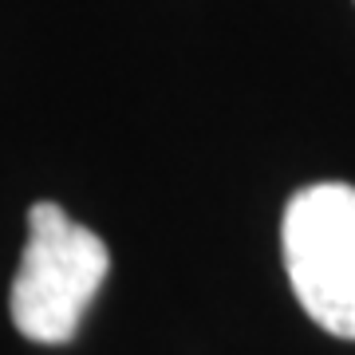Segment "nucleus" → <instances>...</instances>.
Returning a JSON list of instances; mask_svg holds the SVG:
<instances>
[{"mask_svg":"<svg viewBox=\"0 0 355 355\" xmlns=\"http://www.w3.org/2000/svg\"><path fill=\"white\" fill-rule=\"evenodd\" d=\"M280 249L300 308L324 331L355 340V186L316 182L292 193Z\"/></svg>","mask_w":355,"mask_h":355,"instance_id":"nucleus-2","label":"nucleus"},{"mask_svg":"<svg viewBox=\"0 0 355 355\" xmlns=\"http://www.w3.org/2000/svg\"><path fill=\"white\" fill-rule=\"evenodd\" d=\"M107 268L111 253L99 233L76 225L60 202H36L28 209V245L8 296L16 331L44 347L71 343Z\"/></svg>","mask_w":355,"mask_h":355,"instance_id":"nucleus-1","label":"nucleus"}]
</instances>
